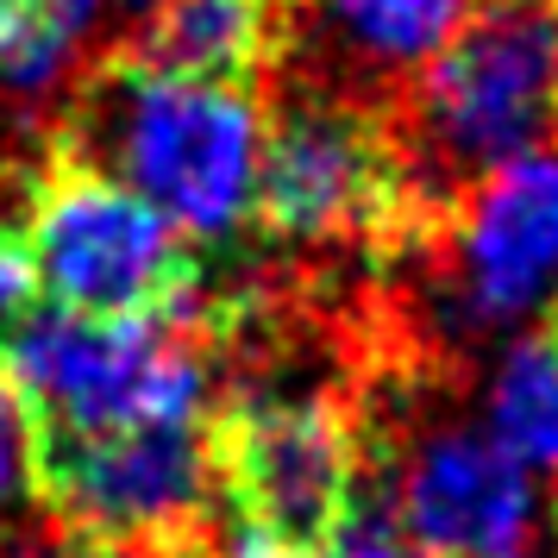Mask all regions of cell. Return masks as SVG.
Instances as JSON below:
<instances>
[{
	"instance_id": "obj_1",
	"label": "cell",
	"mask_w": 558,
	"mask_h": 558,
	"mask_svg": "<svg viewBox=\"0 0 558 558\" xmlns=\"http://www.w3.org/2000/svg\"><path fill=\"white\" fill-rule=\"evenodd\" d=\"M389 138L414 207H446L489 170L558 145V0H477L408 82Z\"/></svg>"
},
{
	"instance_id": "obj_2",
	"label": "cell",
	"mask_w": 558,
	"mask_h": 558,
	"mask_svg": "<svg viewBox=\"0 0 558 558\" xmlns=\"http://www.w3.org/2000/svg\"><path fill=\"white\" fill-rule=\"evenodd\" d=\"M82 163L126 182L182 239H227L252 220L264 113L245 88L113 63L82 101Z\"/></svg>"
},
{
	"instance_id": "obj_3",
	"label": "cell",
	"mask_w": 558,
	"mask_h": 558,
	"mask_svg": "<svg viewBox=\"0 0 558 558\" xmlns=\"http://www.w3.org/2000/svg\"><path fill=\"white\" fill-rule=\"evenodd\" d=\"M0 371L26 396L38 439H101L207 421L195 320H88L45 307L7 332Z\"/></svg>"
},
{
	"instance_id": "obj_4",
	"label": "cell",
	"mask_w": 558,
	"mask_h": 558,
	"mask_svg": "<svg viewBox=\"0 0 558 558\" xmlns=\"http://www.w3.org/2000/svg\"><path fill=\"white\" fill-rule=\"evenodd\" d=\"M26 270L51 307L88 320H195L202 270L195 252L151 202L107 170L63 157L32 182Z\"/></svg>"
},
{
	"instance_id": "obj_5",
	"label": "cell",
	"mask_w": 558,
	"mask_h": 558,
	"mask_svg": "<svg viewBox=\"0 0 558 558\" xmlns=\"http://www.w3.org/2000/svg\"><path fill=\"white\" fill-rule=\"evenodd\" d=\"M32 496L51 508V527L113 546V553L195 558L214 502L207 421L132 427L101 439H38Z\"/></svg>"
},
{
	"instance_id": "obj_6",
	"label": "cell",
	"mask_w": 558,
	"mask_h": 558,
	"mask_svg": "<svg viewBox=\"0 0 558 558\" xmlns=\"http://www.w3.org/2000/svg\"><path fill=\"white\" fill-rule=\"evenodd\" d=\"M214 489L232 508V527L320 553L357 502V427L327 396H239L207 421Z\"/></svg>"
},
{
	"instance_id": "obj_7",
	"label": "cell",
	"mask_w": 558,
	"mask_h": 558,
	"mask_svg": "<svg viewBox=\"0 0 558 558\" xmlns=\"http://www.w3.org/2000/svg\"><path fill=\"white\" fill-rule=\"evenodd\" d=\"M408 207L402 157L377 107L302 88L264 132L252 214L289 245L371 239Z\"/></svg>"
},
{
	"instance_id": "obj_8",
	"label": "cell",
	"mask_w": 558,
	"mask_h": 558,
	"mask_svg": "<svg viewBox=\"0 0 558 558\" xmlns=\"http://www.w3.org/2000/svg\"><path fill=\"white\" fill-rule=\"evenodd\" d=\"M546 302H558V145L471 182L439 257V320L458 339L521 327Z\"/></svg>"
},
{
	"instance_id": "obj_9",
	"label": "cell",
	"mask_w": 558,
	"mask_h": 558,
	"mask_svg": "<svg viewBox=\"0 0 558 558\" xmlns=\"http://www.w3.org/2000/svg\"><path fill=\"white\" fill-rule=\"evenodd\" d=\"M383 508L427 558L539 553V483L496 452L483 427H427L402 452Z\"/></svg>"
},
{
	"instance_id": "obj_10",
	"label": "cell",
	"mask_w": 558,
	"mask_h": 558,
	"mask_svg": "<svg viewBox=\"0 0 558 558\" xmlns=\"http://www.w3.org/2000/svg\"><path fill=\"white\" fill-rule=\"evenodd\" d=\"M477 0H302V45L320 95L377 107V88H408L452 45Z\"/></svg>"
},
{
	"instance_id": "obj_11",
	"label": "cell",
	"mask_w": 558,
	"mask_h": 558,
	"mask_svg": "<svg viewBox=\"0 0 558 558\" xmlns=\"http://www.w3.org/2000/svg\"><path fill=\"white\" fill-rule=\"evenodd\" d=\"M277 0H151L138 32V63L252 95V82L277 57Z\"/></svg>"
},
{
	"instance_id": "obj_12",
	"label": "cell",
	"mask_w": 558,
	"mask_h": 558,
	"mask_svg": "<svg viewBox=\"0 0 558 558\" xmlns=\"http://www.w3.org/2000/svg\"><path fill=\"white\" fill-rule=\"evenodd\" d=\"M483 439L514 458L533 483H558V339H508L483 383Z\"/></svg>"
},
{
	"instance_id": "obj_13",
	"label": "cell",
	"mask_w": 558,
	"mask_h": 558,
	"mask_svg": "<svg viewBox=\"0 0 558 558\" xmlns=\"http://www.w3.org/2000/svg\"><path fill=\"white\" fill-rule=\"evenodd\" d=\"M113 0H0V88L45 101L76 70Z\"/></svg>"
},
{
	"instance_id": "obj_14",
	"label": "cell",
	"mask_w": 558,
	"mask_h": 558,
	"mask_svg": "<svg viewBox=\"0 0 558 558\" xmlns=\"http://www.w3.org/2000/svg\"><path fill=\"white\" fill-rule=\"evenodd\" d=\"M32 483H38V421L13 377L0 371V508L32 496Z\"/></svg>"
},
{
	"instance_id": "obj_15",
	"label": "cell",
	"mask_w": 558,
	"mask_h": 558,
	"mask_svg": "<svg viewBox=\"0 0 558 558\" xmlns=\"http://www.w3.org/2000/svg\"><path fill=\"white\" fill-rule=\"evenodd\" d=\"M314 558H427V553L408 546V533L389 521V508L383 502H364V496H357L352 514L332 527V539Z\"/></svg>"
},
{
	"instance_id": "obj_16",
	"label": "cell",
	"mask_w": 558,
	"mask_h": 558,
	"mask_svg": "<svg viewBox=\"0 0 558 558\" xmlns=\"http://www.w3.org/2000/svg\"><path fill=\"white\" fill-rule=\"evenodd\" d=\"M0 558H151V553H113V546L76 539L63 527H13L0 533Z\"/></svg>"
},
{
	"instance_id": "obj_17",
	"label": "cell",
	"mask_w": 558,
	"mask_h": 558,
	"mask_svg": "<svg viewBox=\"0 0 558 558\" xmlns=\"http://www.w3.org/2000/svg\"><path fill=\"white\" fill-rule=\"evenodd\" d=\"M26 302H32L26 245H20V232H7V227H0V345H7V332L20 327Z\"/></svg>"
},
{
	"instance_id": "obj_18",
	"label": "cell",
	"mask_w": 558,
	"mask_h": 558,
	"mask_svg": "<svg viewBox=\"0 0 558 558\" xmlns=\"http://www.w3.org/2000/svg\"><path fill=\"white\" fill-rule=\"evenodd\" d=\"M214 558H314V553H295V546H282V539H264V533L252 527H232L227 533V546Z\"/></svg>"
},
{
	"instance_id": "obj_19",
	"label": "cell",
	"mask_w": 558,
	"mask_h": 558,
	"mask_svg": "<svg viewBox=\"0 0 558 558\" xmlns=\"http://www.w3.org/2000/svg\"><path fill=\"white\" fill-rule=\"evenodd\" d=\"M553 339H558V320H553Z\"/></svg>"
}]
</instances>
